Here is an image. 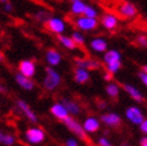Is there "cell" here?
<instances>
[{
	"mask_svg": "<svg viewBox=\"0 0 147 146\" xmlns=\"http://www.w3.org/2000/svg\"><path fill=\"white\" fill-rule=\"evenodd\" d=\"M50 114L53 115L56 120L61 121V122H63L69 116V113L67 112V109L65 108V105L61 102H56V103H54L50 107Z\"/></svg>",
	"mask_w": 147,
	"mask_h": 146,
	"instance_id": "obj_9",
	"label": "cell"
},
{
	"mask_svg": "<svg viewBox=\"0 0 147 146\" xmlns=\"http://www.w3.org/2000/svg\"><path fill=\"white\" fill-rule=\"evenodd\" d=\"M6 10H7V11H10V10H11V5H10V4H7V5H6Z\"/></svg>",
	"mask_w": 147,
	"mask_h": 146,
	"instance_id": "obj_40",
	"label": "cell"
},
{
	"mask_svg": "<svg viewBox=\"0 0 147 146\" xmlns=\"http://www.w3.org/2000/svg\"><path fill=\"white\" fill-rule=\"evenodd\" d=\"M46 138H47L46 132L41 127H37V126L28 128L24 133L25 141L30 145H41L46 140Z\"/></svg>",
	"mask_w": 147,
	"mask_h": 146,
	"instance_id": "obj_4",
	"label": "cell"
},
{
	"mask_svg": "<svg viewBox=\"0 0 147 146\" xmlns=\"http://www.w3.org/2000/svg\"><path fill=\"white\" fill-rule=\"evenodd\" d=\"M90 71L83 68V67H76L74 72H73V79L77 84H86L90 80Z\"/></svg>",
	"mask_w": 147,
	"mask_h": 146,
	"instance_id": "obj_15",
	"label": "cell"
},
{
	"mask_svg": "<svg viewBox=\"0 0 147 146\" xmlns=\"http://www.w3.org/2000/svg\"><path fill=\"white\" fill-rule=\"evenodd\" d=\"M100 4L107 7L105 10H108L110 14H114L116 18L120 17L127 19L136 14V7L127 0H100Z\"/></svg>",
	"mask_w": 147,
	"mask_h": 146,
	"instance_id": "obj_1",
	"label": "cell"
},
{
	"mask_svg": "<svg viewBox=\"0 0 147 146\" xmlns=\"http://www.w3.org/2000/svg\"><path fill=\"white\" fill-rule=\"evenodd\" d=\"M65 146H79V140L76 138H68L65 141Z\"/></svg>",
	"mask_w": 147,
	"mask_h": 146,
	"instance_id": "obj_32",
	"label": "cell"
},
{
	"mask_svg": "<svg viewBox=\"0 0 147 146\" xmlns=\"http://www.w3.org/2000/svg\"><path fill=\"white\" fill-rule=\"evenodd\" d=\"M121 92V86L117 84V83H114V82H109L108 85L105 86V93L110 98H116L119 97V95Z\"/></svg>",
	"mask_w": 147,
	"mask_h": 146,
	"instance_id": "obj_21",
	"label": "cell"
},
{
	"mask_svg": "<svg viewBox=\"0 0 147 146\" xmlns=\"http://www.w3.org/2000/svg\"><path fill=\"white\" fill-rule=\"evenodd\" d=\"M72 40L76 42V45H77V46L83 47V46L85 45V39H84V36L80 34V32H78V31H74V32H73V35H72Z\"/></svg>",
	"mask_w": 147,
	"mask_h": 146,
	"instance_id": "obj_27",
	"label": "cell"
},
{
	"mask_svg": "<svg viewBox=\"0 0 147 146\" xmlns=\"http://www.w3.org/2000/svg\"><path fill=\"white\" fill-rule=\"evenodd\" d=\"M98 25V22L96 18H90V17H83V18H78L76 20V26L79 28L80 30L84 31H90L96 29Z\"/></svg>",
	"mask_w": 147,
	"mask_h": 146,
	"instance_id": "obj_11",
	"label": "cell"
},
{
	"mask_svg": "<svg viewBox=\"0 0 147 146\" xmlns=\"http://www.w3.org/2000/svg\"><path fill=\"white\" fill-rule=\"evenodd\" d=\"M142 71H145V72H147V65H146V66H144V67H142Z\"/></svg>",
	"mask_w": 147,
	"mask_h": 146,
	"instance_id": "obj_41",
	"label": "cell"
},
{
	"mask_svg": "<svg viewBox=\"0 0 147 146\" xmlns=\"http://www.w3.org/2000/svg\"><path fill=\"white\" fill-rule=\"evenodd\" d=\"M14 80H16L18 86L22 87V89L25 90V91H32L35 89V83H34L32 78L26 77V76L22 74V73H19V72L14 76Z\"/></svg>",
	"mask_w": 147,
	"mask_h": 146,
	"instance_id": "obj_12",
	"label": "cell"
},
{
	"mask_svg": "<svg viewBox=\"0 0 147 146\" xmlns=\"http://www.w3.org/2000/svg\"><path fill=\"white\" fill-rule=\"evenodd\" d=\"M100 122L104 126L109 127V128H117L121 126L122 123V119L119 114H116L114 112H108V113H103L99 118Z\"/></svg>",
	"mask_w": 147,
	"mask_h": 146,
	"instance_id": "obj_6",
	"label": "cell"
},
{
	"mask_svg": "<svg viewBox=\"0 0 147 146\" xmlns=\"http://www.w3.org/2000/svg\"><path fill=\"white\" fill-rule=\"evenodd\" d=\"M4 60V55H3V53L1 52H0V62H1Z\"/></svg>",
	"mask_w": 147,
	"mask_h": 146,
	"instance_id": "obj_39",
	"label": "cell"
},
{
	"mask_svg": "<svg viewBox=\"0 0 147 146\" xmlns=\"http://www.w3.org/2000/svg\"><path fill=\"white\" fill-rule=\"evenodd\" d=\"M97 107L99 110H105V109H108V102L104 99H99L97 102Z\"/></svg>",
	"mask_w": 147,
	"mask_h": 146,
	"instance_id": "obj_35",
	"label": "cell"
},
{
	"mask_svg": "<svg viewBox=\"0 0 147 146\" xmlns=\"http://www.w3.org/2000/svg\"><path fill=\"white\" fill-rule=\"evenodd\" d=\"M124 116H126V119L130 122L133 123V125H140L141 121L145 119V115L142 113V110L138 105H130L126 109V112H124Z\"/></svg>",
	"mask_w": 147,
	"mask_h": 146,
	"instance_id": "obj_5",
	"label": "cell"
},
{
	"mask_svg": "<svg viewBox=\"0 0 147 146\" xmlns=\"http://www.w3.org/2000/svg\"><path fill=\"white\" fill-rule=\"evenodd\" d=\"M61 60H62V56L56 49H48L47 50L46 61H47V64L49 65V66H51V67L59 66V65L61 64Z\"/></svg>",
	"mask_w": 147,
	"mask_h": 146,
	"instance_id": "obj_17",
	"label": "cell"
},
{
	"mask_svg": "<svg viewBox=\"0 0 147 146\" xmlns=\"http://www.w3.org/2000/svg\"><path fill=\"white\" fill-rule=\"evenodd\" d=\"M136 43L140 47H147V37L146 36H138L136 37Z\"/></svg>",
	"mask_w": 147,
	"mask_h": 146,
	"instance_id": "obj_30",
	"label": "cell"
},
{
	"mask_svg": "<svg viewBox=\"0 0 147 146\" xmlns=\"http://www.w3.org/2000/svg\"><path fill=\"white\" fill-rule=\"evenodd\" d=\"M90 47L96 53H103V52H107L108 43H107L105 40H103V39H94V40L91 41Z\"/></svg>",
	"mask_w": 147,
	"mask_h": 146,
	"instance_id": "obj_20",
	"label": "cell"
},
{
	"mask_svg": "<svg viewBox=\"0 0 147 146\" xmlns=\"http://www.w3.org/2000/svg\"><path fill=\"white\" fill-rule=\"evenodd\" d=\"M121 60V54L119 50L116 49H110L108 52H105L104 56H103V61L104 64H110V62H114V61H119Z\"/></svg>",
	"mask_w": 147,
	"mask_h": 146,
	"instance_id": "obj_22",
	"label": "cell"
},
{
	"mask_svg": "<svg viewBox=\"0 0 147 146\" xmlns=\"http://www.w3.org/2000/svg\"><path fill=\"white\" fill-rule=\"evenodd\" d=\"M63 125L67 127V129L69 130L71 133H73L77 138H79V140H84V141L89 140V138H87V135H89V134L85 132L83 125L78 120H76L73 116L69 115L68 118L63 121Z\"/></svg>",
	"mask_w": 147,
	"mask_h": 146,
	"instance_id": "obj_3",
	"label": "cell"
},
{
	"mask_svg": "<svg viewBox=\"0 0 147 146\" xmlns=\"http://www.w3.org/2000/svg\"><path fill=\"white\" fill-rule=\"evenodd\" d=\"M60 102L65 105V108L67 109V112L69 113L71 116H78L82 113V108H80V105L76 101H73L71 98H62Z\"/></svg>",
	"mask_w": 147,
	"mask_h": 146,
	"instance_id": "obj_16",
	"label": "cell"
},
{
	"mask_svg": "<svg viewBox=\"0 0 147 146\" xmlns=\"http://www.w3.org/2000/svg\"><path fill=\"white\" fill-rule=\"evenodd\" d=\"M85 7H86V5L83 4L82 1H74V4L72 6V12L74 14H82V13H84Z\"/></svg>",
	"mask_w": 147,
	"mask_h": 146,
	"instance_id": "obj_26",
	"label": "cell"
},
{
	"mask_svg": "<svg viewBox=\"0 0 147 146\" xmlns=\"http://www.w3.org/2000/svg\"><path fill=\"white\" fill-rule=\"evenodd\" d=\"M139 128H140V132H141L144 135H147V119H146V118L141 121L140 125H139Z\"/></svg>",
	"mask_w": 147,
	"mask_h": 146,
	"instance_id": "obj_31",
	"label": "cell"
},
{
	"mask_svg": "<svg viewBox=\"0 0 147 146\" xmlns=\"http://www.w3.org/2000/svg\"><path fill=\"white\" fill-rule=\"evenodd\" d=\"M61 82H62V77L60 73L54 67L48 66L46 68V76H45V79H43V83H42L43 87L50 92L55 91L57 87L61 85Z\"/></svg>",
	"mask_w": 147,
	"mask_h": 146,
	"instance_id": "obj_2",
	"label": "cell"
},
{
	"mask_svg": "<svg viewBox=\"0 0 147 146\" xmlns=\"http://www.w3.org/2000/svg\"><path fill=\"white\" fill-rule=\"evenodd\" d=\"M113 76H114V74H111V73L105 72V73H104V76H103V78H104V80H107V82H110V80L113 79Z\"/></svg>",
	"mask_w": 147,
	"mask_h": 146,
	"instance_id": "obj_37",
	"label": "cell"
},
{
	"mask_svg": "<svg viewBox=\"0 0 147 146\" xmlns=\"http://www.w3.org/2000/svg\"><path fill=\"white\" fill-rule=\"evenodd\" d=\"M122 89L131 99L135 101L136 103H142L144 102V95L141 93V91L139 90L136 86L131 85V84H123Z\"/></svg>",
	"mask_w": 147,
	"mask_h": 146,
	"instance_id": "obj_13",
	"label": "cell"
},
{
	"mask_svg": "<svg viewBox=\"0 0 147 146\" xmlns=\"http://www.w3.org/2000/svg\"><path fill=\"white\" fill-rule=\"evenodd\" d=\"M0 144H3L5 146H13L16 144V137L13 134L4 133L0 130Z\"/></svg>",
	"mask_w": 147,
	"mask_h": 146,
	"instance_id": "obj_24",
	"label": "cell"
},
{
	"mask_svg": "<svg viewBox=\"0 0 147 146\" xmlns=\"http://www.w3.org/2000/svg\"><path fill=\"white\" fill-rule=\"evenodd\" d=\"M73 1H80V0H73Z\"/></svg>",
	"mask_w": 147,
	"mask_h": 146,
	"instance_id": "obj_43",
	"label": "cell"
},
{
	"mask_svg": "<svg viewBox=\"0 0 147 146\" xmlns=\"http://www.w3.org/2000/svg\"><path fill=\"white\" fill-rule=\"evenodd\" d=\"M117 24H119V22H117L114 14L108 13L105 16H103V18H102V25L104 26L107 30H114V29H116Z\"/></svg>",
	"mask_w": 147,
	"mask_h": 146,
	"instance_id": "obj_19",
	"label": "cell"
},
{
	"mask_svg": "<svg viewBox=\"0 0 147 146\" xmlns=\"http://www.w3.org/2000/svg\"><path fill=\"white\" fill-rule=\"evenodd\" d=\"M139 79L141 80V83L147 87V72L145 71H141V72H139V74H138Z\"/></svg>",
	"mask_w": 147,
	"mask_h": 146,
	"instance_id": "obj_33",
	"label": "cell"
},
{
	"mask_svg": "<svg viewBox=\"0 0 147 146\" xmlns=\"http://www.w3.org/2000/svg\"><path fill=\"white\" fill-rule=\"evenodd\" d=\"M16 104H17L18 110L25 116V119H26L29 122H31V123H37V121H38L37 114H36V113L32 110L31 107L25 101H23V99H18Z\"/></svg>",
	"mask_w": 147,
	"mask_h": 146,
	"instance_id": "obj_7",
	"label": "cell"
},
{
	"mask_svg": "<svg viewBox=\"0 0 147 146\" xmlns=\"http://www.w3.org/2000/svg\"><path fill=\"white\" fill-rule=\"evenodd\" d=\"M0 1H7V0H0Z\"/></svg>",
	"mask_w": 147,
	"mask_h": 146,
	"instance_id": "obj_42",
	"label": "cell"
},
{
	"mask_svg": "<svg viewBox=\"0 0 147 146\" xmlns=\"http://www.w3.org/2000/svg\"><path fill=\"white\" fill-rule=\"evenodd\" d=\"M48 18H49V16H48V13H46V12H38L37 14H36V19L41 20V22H46Z\"/></svg>",
	"mask_w": 147,
	"mask_h": 146,
	"instance_id": "obj_34",
	"label": "cell"
},
{
	"mask_svg": "<svg viewBox=\"0 0 147 146\" xmlns=\"http://www.w3.org/2000/svg\"><path fill=\"white\" fill-rule=\"evenodd\" d=\"M122 67V62L121 60L119 61H114V62H110V64H107L105 65V68H107V72L111 73V74H116Z\"/></svg>",
	"mask_w": 147,
	"mask_h": 146,
	"instance_id": "obj_25",
	"label": "cell"
},
{
	"mask_svg": "<svg viewBox=\"0 0 147 146\" xmlns=\"http://www.w3.org/2000/svg\"><path fill=\"white\" fill-rule=\"evenodd\" d=\"M97 144H98V146H113V143L110 141V139L107 135L99 137L98 140H97Z\"/></svg>",
	"mask_w": 147,
	"mask_h": 146,
	"instance_id": "obj_28",
	"label": "cell"
},
{
	"mask_svg": "<svg viewBox=\"0 0 147 146\" xmlns=\"http://www.w3.org/2000/svg\"><path fill=\"white\" fill-rule=\"evenodd\" d=\"M18 71H19V73H22V74L32 78L36 74L37 67H36V64L32 60H23L18 65Z\"/></svg>",
	"mask_w": 147,
	"mask_h": 146,
	"instance_id": "obj_10",
	"label": "cell"
},
{
	"mask_svg": "<svg viewBox=\"0 0 147 146\" xmlns=\"http://www.w3.org/2000/svg\"><path fill=\"white\" fill-rule=\"evenodd\" d=\"M82 125H83L85 132L87 134H93V133H97L100 129L102 122L98 118H96V116H87V118L83 121Z\"/></svg>",
	"mask_w": 147,
	"mask_h": 146,
	"instance_id": "obj_8",
	"label": "cell"
},
{
	"mask_svg": "<svg viewBox=\"0 0 147 146\" xmlns=\"http://www.w3.org/2000/svg\"><path fill=\"white\" fill-rule=\"evenodd\" d=\"M46 26L48 28L49 31L56 35H60L65 31V23L59 18H48L46 20Z\"/></svg>",
	"mask_w": 147,
	"mask_h": 146,
	"instance_id": "obj_14",
	"label": "cell"
},
{
	"mask_svg": "<svg viewBox=\"0 0 147 146\" xmlns=\"http://www.w3.org/2000/svg\"><path fill=\"white\" fill-rule=\"evenodd\" d=\"M57 40L59 42H60V45L63 46L65 48H67L69 50H73L77 48V45L76 42L72 40V37H68V36H63V35H57Z\"/></svg>",
	"mask_w": 147,
	"mask_h": 146,
	"instance_id": "obj_23",
	"label": "cell"
},
{
	"mask_svg": "<svg viewBox=\"0 0 147 146\" xmlns=\"http://www.w3.org/2000/svg\"><path fill=\"white\" fill-rule=\"evenodd\" d=\"M120 146H133V145H130L129 143H126V141H124V143H121Z\"/></svg>",
	"mask_w": 147,
	"mask_h": 146,
	"instance_id": "obj_38",
	"label": "cell"
},
{
	"mask_svg": "<svg viewBox=\"0 0 147 146\" xmlns=\"http://www.w3.org/2000/svg\"><path fill=\"white\" fill-rule=\"evenodd\" d=\"M76 65L78 67H83L89 71H96L100 68V62L94 59H77Z\"/></svg>",
	"mask_w": 147,
	"mask_h": 146,
	"instance_id": "obj_18",
	"label": "cell"
},
{
	"mask_svg": "<svg viewBox=\"0 0 147 146\" xmlns=\"http://www.w3.org/2000/svg\"><path fill=\"white\" fill-rule=\"evenodd\" d=\"M84 14H85V17H90V18H96L97 17V12L94 11L92 7H89V6L85 7Z\"/></svg>",
	"mask_w": 147,
	"mask_h": 146,
	"instance_id": "obj_29",
	"label": "cell"
},
{
	"mask_svg": "<svg viewBox=\"0 0 147 146\" xmlns=\"http://www.w3.org/2000/svg\"><path fill=\"white\" fill-rule=\"evenodd\" d=\"M139 146H147V135H144L140 140H139Z\"/></svg>",
	"mask_w": 147,
	"mask_h": 146,
	"instance_id": "obj_36",
	"label": "cell"
}]
</instances>
